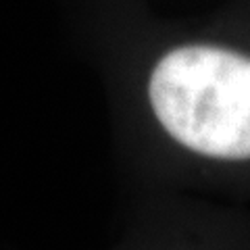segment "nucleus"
<instances>
[{"label":"nucleus","mask_w":250,"mask_h":250,"mask_svg":"<svg viewBox=\"0 0 250 250\" xmlns=\"http://www.w3.org/2000/svg\"><path fill=\"white\" fill-rule=\"evenodd\" d=\"M152 111L188 150L250 159V59L215 46L167 52L148 83Z\"/></svg>","instance_id":"obj_1"}]
</instances>
